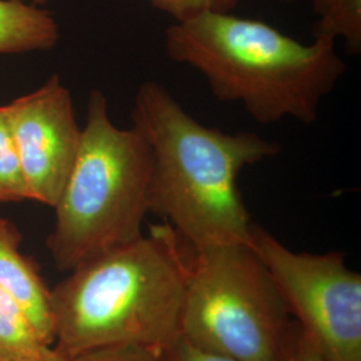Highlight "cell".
<instances>
[{
    "mask_svg": "<svg viewBox=\"0 0 361 361\" xmlns=\"http://www.w3.org/2000/svg\"><path fill=\"white\" fill-rule=\"evenodd\" d=\"M131 121L150 152V213L193 249L249 245L253 222L238 177L279 154V143L256 133L207 128L155 80L140 86Z\"/></svg>",
    "mask_w": 361,
    "mask_h": 361,
    "instance_id": "obj_1",
    "label": "cell"
},
{
    "mask_svg": "<svg viewBox=\"0 0 361 361\" xmlns=\"http://www.w3.org/2000/svg\"><path fill=\"white\" fill-rule=\"evenodd\" d=\"M192 246L168 222L80 264L50 290L54 347L75 357L134 345L161 353L180 336Z\"/></svg>",
    "mask_w": 361,
    "mask_h": 361,
    "instance_id": "obj_2",
    "label": "cell"
},
{
    "mask_svg": "<svg viewBox=\"0 0 361 361\" xmlns=\"http://www.w3.org/2000/svg\"><path fill=\"white\" fill-rule=\"evenodd\" d=\"M165 49L173 62L205 78L219 101L243 104L262 125L286 118L313 123L347 68L334 40L304 44L264 22L219 11L174 22Z\"/></svg>",
    "mask_w": 361,
    "mask_h": 361,
    "instance_id": "obj_3",
    "label": "cell"
},
{
    "mask_svg": "<svg viewBox=\"0 0 361 361\" xmlns=\"http://www.w3.org/2000/svg\"><path fill=\"white\" fill-rule=\"evenodd\" d=\"M152 159L134 129H121L104 92L91 91L80 146L55 204L47 247L62 271L142 235L149 210Z\"/></svg>",
    "mask_w": 361,
    "mask_h": 361,
    "instance_id": "obj_4",
    "label": "cell"
},
{
    "mask_svg": "<svg viewBox=\"0 0 361 361\" xmlns=\"http://www.w3.org/2000/svg\"><path fill=\"white\" fill-rule=\"evenodd\" d=\"M295 322L250 245L193 249L180 336L237 361H283Z\"/></svg>",
    "mask_w": 361,
    "mask_h": 361,
    "instance_id": "obj_5",
    "label": "cell"
},
{
    "mask_svg": "<svg viewBox=\"0 0 361 361\" xmlns=\"http://www.w3.org/2000/svg\"><path fill=\"white\" fill-rule=\"evenodd\" d=\"M249 245L324 359L361 361V274L345 255L295 252L256 224Z\"/></svg>",
    "mask_w": 361,
    "mask_h": 361,
    "instance_id": "obj_6",
    "label": "cell"
},
{
    "mask_svg": "<svg viewBox=\"0 0 361 361\" xmlns=\"http://www.w3.org/2000/svg\"><path fill=\"white\" fill-rule=\"evenodd\" d=\"M28 200L55 207L80 146L71 94L55 74L7 104Z\"/></svg>",
    "mask_w": 361,
    "mask_h": 361,
    "instance_id": "obj_7",
    "label": "cell"
},
{
    "mask_svg": "<svg viewBox=\"0 0 361 361\" xmlns=\"http://www.w3.org/2000/svg\"><path fill=\"white\" fill-rule=\"evenodd\" d=\"M20 243L16 226L0 216V285L19 301L44 341L54 345L50 289L37 264L20 252Z\"/></svg>",
    "mask_w": 361,
    "mask_h": 361,
    "instance_id": "obj_8",
    "label": "cell"
},
{
    "mask_svg": "<svg viewBox=\"0 0 361 361\" xmlns=\"http://www.w3.org/2000/svg\"><path fill=\"white\" fill-rule=\"evenodd\" d=\"M59 40L52 13L22 0H0V54L51 50Z\"/></svg>",
    "mask_w": 361,
    "mask_h": 361,
    "instance_id": "obj_9",
    "label": "cell"
},
{
    "mask_svg": "<svg viewBox=\"0 0 361 361\" xmlns=\"http://www.w3.org/2000/svg\"><path fill=\"white\" fill-rule=\"evenodd\" d=\"M49 347L19 301L0 285V357L37 355Z\"/></svg>",
    "mask_w": 361,
    "mask_h": 361,
    "instance_id": "obj_10",
    "label": "cell"
},
{
    "mask_svg": "<svg viewBox=\"0 0 361 361\" xmlns=\"http://www.w3.org/2000/svg\"><path fill=\"white\" fill-rule=\"evenodd\" d=\"M314 39H341L349 52L361 51V0H312Z\"/></svg>",
    "mask_w": 361,
    "mask_h": 361,
    "instance_id": "obj_11",
    "label": "cell"
},
{
    "mask_svg": "<svg viewBox=\"0 0 361 361\" xmlns=\"http://www.w3.org/2000/svg\"><path fill=\"white\" fill-rule=\"evenodd\" d=\"M28 200L7 104L0 106V204Z\"/></svg>",
    "mask_w": 361,
    "mask_h": 361,
    "instance_id": "obj_12",
    "label": "cell"
},
{
    "mask_svg": "<svg viewBox=\"0 0 361 361\" xmlns=\"http://www.w3.org/2000/svg\"><path fill=\"white\" fill-rule=\"evenodd\" d=\"M154 8L168 13L174 22H183L207 11L229 13L238 0H147Z\"/></svg>",
    "mask_w": 361,
    "mask_h": 361,
    "instance_id": "obj_13",
    "label": "cell"
},
{
    "mask_svg": "<svg viewBox=\"0 0 361 361\" xmlns=\"http://www.w3.org/2000/svg\"><path fill=\"white\" fill-rule=\"evenodd\" d=\"M73 361H161L159 355L134 345H116L80 353Z\"/></svg>",
    "mask_w": 361,
    "mask_h": 361,
    "instance_id": "obj_14",
    "label": "cell"
},
{
    "mask_svg": "<svg viewBox=\"0 0 361 361\" xmlns=\"http://www.w3.org/2000/svg\"><path fill=\"white\" fill-rule=\"evenodd\" d=\"M161 361H237L231 357L198 348L180 336L159 353Z\"/></svg>",
    "mask_w": 361,
    "mask_h": 361,
    "instance_id": "obj_15",
    "label": "cell"
},
{
    "mask_svg": "<svg viewBox=\"0 0 361 361\" xmlns=\"http://www.w3.org/2000/svg\"><path fill=\"white\" fill-rule=\"evenodd\" d=\"M295 322V320H293ZM283 361H326L295 322Z\"/></svg>",
    "mask_w": 361,
    "mask_h": 361,
    "instance_id": "obj_16",
    "label": "cell"
},
{
    "mask_svg": "<svg viewBox=\"0 0 361 361\" xmlns=\"http://www.w3.org/2000/svg\"><path fill=\"white\" fill-rule=\"evenodd\" d=\"M0 361H73V359L68 357L65 353H62L61 350H58L55 347H49L37 355L18 356V357H0Z\"/></svg>",
    "mask_w": 361,
    "mask_h": 361,
    "instance_id": "obj_17",
    "label": "cell"
},
{
    "mask_svg": "<svg viewBox=\"0 0 361 361\" xmlns=\"http://www.w3.org/2000/svg\"><path fill=\"white\" fill-rule=\"evenodd\" d=\"M34 1V4H44L46 3V0H32Z\"/></svg>",
    "mask_w": 361,
    "mask_h": 361,
    "instance_id": "obj_18",
    "label": "cell"
},
{
    "mask_svg": "<svg viewBox=\"0 0 361 361\" xmlns=\"http://www.w3.org/2000/svg\"><path fill=\"white\" fill-rule=\"evenodd\" d=\"M285 1H292V0H285Z\"/></svg>",
    "mask_w": 361,
    "mask_h": 361,
    "instance_id": "obj_19",
    "label": "cell"
}]
</instances>
